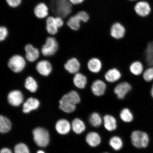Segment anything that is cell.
Segmentation results:
<instances>
[{
  "label": "cell",
  "instance_id": "cell-20",
  "mask_svg": "<svg viewBox=\"0 0 153 153\" xmlns=\"http://www.w3.org/2000/svg\"><path fill=\"white\" fill-rule=\"evenodd\" d=\"M55 128L57 132L62 135H65L69 132L71 126L68 120L62 119L57 122Z\"/></svg>",
  "mask_w": 153,
  "mask_h": 153
},
{
  "label": "cell",
  "instance_id": "cell-7",
  "mask_svg": "<svg viewBox=\"0 0 153 153\" xmlns=\"http://www.w3.org/2000/svg\"><path fill=\"white\" fill-rule=\"evenodd\" d=\"M126 31V28L123 25L119 22H116L110 27V34L113 39L119 40L125 37Z\"/></svg>",
  "mask_w": 153,
  "mask_h": 153
},
{
  "label": "cell",
  "instance_id": "cell-12",
  "mask_svg": "<svg viewBox=\"0 0 153 153\" xmlns=\"http://www.w3.org/2000/svg\"><path fill=\"white\" fill-rule=\"evenodd\" d=\"M73 82L74 86L77 88L85 89L88 85V78L85 74L81 72H79L74 74L73 78Z\"/></svg>",
  "mask_w": 153,
  "mask_h": 153
},
{
  "label": "cell",
  "instance_id": "cell-16",
  "mask_svg": "<svg viewBox=\"0 0 153 153\" xmlns=\"http://www.w3.org/2000/svg\"><path fill=\"white\" fill-rule=\"evenodd\" d=\"M145 68L144 64L139 60L134 61L130 64L129 66L130 73L135 76L142 75Z\"/></svg>",
  "mask_w": 153,
  "mask_h": 153
},
{
  "label": "cell",
  "instance_id": "cell-35",
  "mask_svg": "<svg viewBox=\"0 0 153 153\" xmlns=\"http://www.w3.org/2000/svg\"><path fill=\"white\" fill-rule=\"evenodd\" d=\"M82 22L87 23L89 19V16L87 13L83 11H80L75 14Z\"/></svg>",
  "mask_w": 153,
  "mask_h": 153
},
{
  "label": "cell",
  "instance_id": "cell-30",
  "mask_svg": "<svg viewBox=\"0 0 153 153\" xmlns=\"http://www.w3.org/2000/svg\"><path fill=\"white\" fill-rule=\"evenodd\" d=\"M141 76L145 82L148 83L153 82V66L145 68Z\"/></svg>",
  "mask_w": 153,
  "mask_h": 153
},
{
  "label": "cell",
  "instance_id": "cell-15",
  "mask_svg": "<svg viewBox=\"0 0 153 153\" xmlns=\"http://www.w3.org/2000/svg\"><path fill=\"white\" fill-rule=\"evenodd\" d=\"M134 10L139 16L146 17L150 14L151 7L148 3L145 1H140L135 5Z\"/></svg>",
  "mask_w": 153,
  "mask_h": 153
},
{
  "label": "cell",
  "instance_id": "cell-28",
  "mask_svg": "<svg viewBox=\"0 0 153 153\" xmlns=\"http://www.w3.org/2000/svg\"><path fill=\"white\" fill-rule=\"evenodd\" d=\"M25 86L26 88L32 93L35 92L38 88L37 82L31 76H28L25 82Z\"/></svg>",
  "mask_w": 153,
  "mask_h": 153
},
{
  "label": "cell",
  "instance_id": "cell-37",
  "mask_svg": "<svg viewBox=\"0 0 153 153\" xmlns=\"http://www.w3.org/2000/svg\"><path fill=\"white\" fill-rule=\"evenodd\" d=\"M22 0H6L10 7L15 8L19 6L22 3Z\"/></svg>",
  "mask_w": 153,
  "mask_h": 153
},
{
  "label": "cell",
  "instance_id": "cell-33",
  "mask_svg": "<svg viewBox=\"0 0 153 153\" xmlns=\"http://www.w3.org/2000/svg\"><path fill=\"white\" fill-rule=\"evenodd\" d=\"M60 103V108L63 111L66 113H71L74 112L76 108V105L68 104V103Z\"/></svg>",
  "mask_w": 153,
  "mask_h": 153
},
{
  "label": "cell",
  "instance_id": "cell-1",
  "mask_svg": "<svg viewBox=\"0 0 153 153\" xmlns=\"http://www.w3.org/2000/svg\"><path fill=\"white\" fill-rule=\"evenodd\" d=\"M34 142L38 146L45 147L49 144V135L46 130L42 128H37L33 131Z\"/></svg>",
  "mask_w": 153,
  "mask_h": 153
},
{
  "label": "cell",
  "instance_id": "cell-13",
  "mask_svg": "<svg viewBox=\"0 0 153 153\" xmlns=\"http://www.w3.org/2000/svg\"><path fill=\"white\" fill-rule=\"evenodd\" d=\"M7 100L10 104L14 106H18L22 104L23 101V95L20 91H13L9 93Z\"/></svg>",
  "mask_w": 153,
  "mask_h": 153
},
{
  "label": "cell",
  "instance_id": "cell-24",
  "mask_svg": "<svg viewBox=\"0 0 153 153\" xmlns=\"http://www.w3.org/2000/svg\"><path fill=\"white\" fill-rule=\"evenodd\" d=\"M86 141L89 146L96 147L100 144L101 139L100 135L95 132H91L86 137Z\"/></svg>",
  "mask_w": 153,
  "mask_h": 153
},
{
  "label": "cell",
  "instance_id": "cell-19",
  "mask_svg": "<svg viewBox=\"0 0 153 153\" xmlns=\"http://www.w3.org/2000/svg\"><path fill=\"white\" fill-rule=\"evenodd\" d=\"M34 12L35 16L39 19H45L49 16L48 7L44 3L38 4L34 7Z\"/></svg>",
  "mask_w": 153,
  "mask_h": 153
},
{
  "label": "cell",
  "instance_id": "cell-40",
  "mask_svg": "<svg viewBox=\"0 0 153 153\" xmlns=\"http://www.w3.org/2000/svg\"><path fill=\"white\" fill-rule=\"evenodd\" d=\"M1 153H12V152L9 149L5 148L1 149Z\"/></svg>",
  "mask_w": 153,
  "mask_h": 153
},
{
  "label": "cell",
  "instance_id": "cell-6",
  "mask_svg": "<svg viewBox=\"0 0 153 153\" xmlns=\"http://www.w3.org/2000/svg\"><path fill=\"white\" fill-rule=\"evenodd\" d=\"M108 85L104 80L97 79L92 83L91 90L93 95L97 97H101L105 94Z\"/></svg>",
  "mask_w": 153,
  "mask_h": 153
},
{
  "label": "cell",
  "instance_id": "cell-42",
  "mask_svg": "<svg viewBox=\"0 0 153 153\" xmlns=\"http://www.w3.org/2000/svg\"><path fill=\"white\" fill-rule=\"evenodd\" d=\"M37 153H45V152H43V151L42 150H39L37 152Z\"/></svg>",
  "mask_w": 153,
  "mask_h": 153
},
{
  "label": "cell",
  "instance_id": "cell-22",
  "mask_svg": "<svg viewBox=\"0 0 153 153\" xmlns=\"http://www.w3.org/2000/svg\"><path fill=\"white\" fill-rule=\"evenodd\" d=\"M65 22L68 27L73 31H78L81 28L82 22L76 15L70 16Z\"/></svg>",
  "mask_w": 153,
  "mask_h": 153
},
{
  "label": "cell",
  "instance_id": "cell-27",
  "mask_svg": "<svg viewBox=\"0 0 153 153\" xmlns=\"http://www.w3.org/2000/svg\"><path fill=\"white\" fill-rule=\"evenodd\" d=\"M11 124L10 120L5 117H0V131L2 133L8 132L10 131Z\"/></svg>",
  "mask_w": 153,
  "mask_h": 153
},
{
  "label": "cell",
  "instance_id": "cell-31",
  "mask_svg": "<svg viewBox=\"0 0 153 153\" xmlns=\"http://www.w3.org/2000/svg\"><path fill=\"white\" fill-rule=\"evenodd\" d=\"M109 143L110 146L116 151L120 150L123 145L122 139L117 136L112 137L110 140Z\"/></svg>",
  "mask_w": 153,
  "mask_h": 153
},
{
  "label": "cell",
  "instance_id": "cell-2",
  "mask_svg": "<svg viewBox=\"0 0 153 153\" xmlns=\"http://www.w3.org/2000/svg\"><path fill=\"white\" fill-rule=\"evenodd\" d=\"M131 137L132 143L136 148H145L148 146L149 138L146 133L137 131H134Z\"/></svg>",
  "mask_w": 153,
  "mask_h": 153
},
{
  "label": "cell",
  "instance_id": "cell-9",
  "mask_svg": "<svg viewBox=\"0 0 153 153\" xmlns=\"http://www.w3.org/2000/svg\"><path fill=\"white\" fill-rule=\"evenodd\" d=\"M87 68L88 70L91 73L94 74H99L102 70V62L98 57H93L88 61Z\"/></svg>",
  "mask_w": 153,
  "mask_h": 153
},
{
  "label": "cell",
  "instance_id": "cell-43",
  "mask_svg": "<svg viewBox=\"0 0 153 153\" xmlns=\"http://www.w3.org/2000/svg\"><path fill=\"white\" fill-rule=\"evenodd\" d=\"M131 1H135V0H131Z\"/></svg>",
  "mask_w": 153,
  "mask_h": 153
},
{
  "label": "cell",
  "instance_id": "cell-41",
  "mask_svg": "<svg viewBox=\"0 0 153 153\" xmlns=\"http://www.w3.org/2000/svg\"><path fill=\"white\" fill-rule=\"evenodd\" d=\"M150 94L151 97L153 99V83L152 84V87H151L150 90Z\"/></svg>",
  "mask_w": 153,
  "mask_h": 153
},
{
  "label": "cell",
  "instance_id": "cell-44",
  "mask_svg": "<svg viewBox=\"0 0 153 153\" xmlns=\"http://www.w3.org/2000/svg\"></svg>",
  "mask_w": 153,
  "mask_h": 153
},
{
  "label": "cell",
  "instance_id": "cell-10",
  "mask_svg": "<svg viewBox=\"0 0 153 153\" xmlns=\"http://www.w3.org/2000/svg\"><path fill=\"white\" fill-rule=\"evenodd\" d=\"M65 68L70 74H74L79 72L81 68V64L77 58L72 57L65 65Z\"/></svg>",
  "mask_w": 153,
  "mask_h": 153
},
{
  "label": "cell",
  "instance_id": "cell-11",
  "mask_svg": "<svg viewBox=\"0 0 153 153\" xmlns=\"http://www.w3.org/2000/svg\"><path fill=\"white\" fill-rule=\"evenodd\" d=\"M143 63L145 68L153 66V41L149 42L147 44L145 51Z\"/></svg>",
  "mask_w": 153,
  "mask_h": 153
},
{
  "label": "cell",
  "instance_id": "cell-36",
  "mask_svg": "<svg viewBox=\"0 0 153 153\" xmlns=\"http://www.w3.org/2000/svg\"><path fill=\"white\" fill-rule=\"evenodd\" d=\"M8 34V30L6 27L3 26L0 27V40L3 41L7 38Z\"/></svg>",
  "mask_w": 153,
  "mask_h": 153
},
{
  "label": "cell",
  "instance_id": "cell-17",
  "mask_svg": "<svg viewBox=\"0 0 153 153\" xmlns=\"http://www.w3.org/2000/svg\"><path fill=\"white\" fill-rule=\"evenodd\" d=\"M25 49L26 51V59L29 62H33L39 57V51L32 45L28 44L26 45Z\"/></svg>",
  "mask_w": 153,
  "mask_h": 153
},
{
  "label": "cell",
  "instance_id": "cell-5",
  "mask_svg": "<svg viewBox=\"0 0 153 153\" xmlns=\"http://www.w3.org/2000/svg\"><path fill=\"white\" fill-rule=\"evenodd\" d=\"M26 62L24 57L20 55H16L9 59L8 65L13 72L19 73L22 71L26 66Z\"/></svg>",
  "mask_w": 153,
  "mask_h": 153
},
{
  "label": "cell",
  "instance_id": "cell-39",
  "mask_svg": "<svg viewBox=\"0 0 153 153\" xmlns=\"http://www.w3.org/2000/svg\"><path fill=\"white\" fill-rule=\"evenodd\" d=\"M73 5L81 4L85 0H69Z\"/></svg>",
  "mask_w": 153,
  "mask_h": 153
},
{
  "label": "cell",
  "instance_id": "cell-29",
  "mask_svg": "<svg viewBox=\"0 0 153 153\" xmlns=\"http://www.w3.org/2000/svg\"><path fill=\"white\" fill-rule=\"evenodd\" d=\"M89 121L93 127H98L101 125L102 120L100 114L94 112L90 116Z\"/></svg>",
  "mask_w": 153,
  "mask_h": 153
},
{
  "label": "cell",
  "instance_id": "cell-14",
  "mask_svg": "<svg viewBox=\"0 0 153 153\" xmlns=\"http://www.w3.org/2000/svg\"><path fill=\"white\" fill-rule=\"evenodd\" d=\"M81 101L80 96L77 92L72 91L63 96L60 102L76 105Z\"/></svg>",
  "mask_w": 153,
  "mask_h": 153
},
{
  "label": "cell",
  "instance_id": "cell-4",
  "mask_svg": "<svg viewBox=\"0 0 153 153\" xmlns=\"http://www.w3.org/2000/svg\"><path fill=\"white\" fill-rule=\"evenodd\" d=\"M58 49V43L55 38L48 37L45 45L42 48L41 52L45 56H49L54 55Z\"/></svg>",
  "mask_w": 153,
  "mask_h": 153
},
{
  "label": "cell",
  "instance_id": "cell-3",
  "mask_svg": "<svg viewBox=\"0 0 153 153\" xmlns=\"http://www.w3.org/2000/svg\"><path fill=\"white\" fill-rule=\"evenodd\" d=\"M132 89V86L129 82L122 81L118 82L114 88V94L118 99H123Z\"/></svg>",
  "mask_w": 153,
  "mask_h": 153
},
{
  "label": "cell",
  "instance_id": "cell-34",
  "mask_svg": "<svg viewBox=\"0 0 153 153\" xmlns=\"http://www.w3.org/2000/svg\"><path fill=\"white\" fill-rule=\"evenodd\" d=\"M15 153H30V151L26 145L23 143H19L15 146Z\"/></svg>",
  "mask_w": 153,
  "mask_h": 153
},
{
  "label": "cell",
  "instance_id": "cell-32",
  "mask_svg": "<svg viewBox=\"0 0 153 153\" xmlns=\"http://www.w3.org/2000/svg\"><path fill=\"white\" fill-rule=\"evenodd\" d=\"M120 116L121 120L125 122H130L132 121L133 116L132 114L128 109L124 108L120 113Z\"/></svg>",
  "mask_w": 153,
  "mask_h": 153
},
{
  "label": "cell",
  "instance_id": "cell-18",
  "mask_svg": "<svg viewBox=\"0 0 153 153\" xmlns=\"http://www.w3.org/2000/svg\"><path fill=\"white\" fill-rule=\"evenodd\" d=\"M37 71L41 75L47 76L52 71V67L51 63L46 60H42L38 62L36 66Z\"/></svg>",
  "mask_w": 153,
  "mask_h": 153
},
{
  "label": "cell",
  "instance_id": "cell-26",
  "mask_svg": "<svg viewBox=\"0 0 153 153\" xmlns=\"http://www.w3.org/2000/svg\"><path fill=\"white\" fill-rule=\"evenodd\" d=\"M72 128L74 132L77 134H80L85 131V126L83 122L78 118H76L72 121Z\"/></svg>",
  "mask_w": 153,
  "mask_h": 153
},
{
  "label": "cell",
  "instance_id": "cell-21",
  "mask_svg": "<svg viewBox=\"0 0 153 153\" xmlns=\"http://www.w3.org/2000/svg\"><path fill=\"white\" fill-rule=\"evenodd\" d=\"M45 29L48 33L52 35L58 32L59 29L56 26L54 17L48 16L46 19Z\"/></svg>",
  "mask_w": 153,
  "mask_h": 153
},
{
  "label": "cell",
  "instance_id": "cell-25",
  "mask_svg": "<svg viewBox=\"0 0 153 153\" xmlns=\"http://www.w3.org/2000/svg\"><path fill=\"white\" fill-rule=\"evenodd\" d=\"M104 127L109 131H114L117 128L116 120L114 117L110 115H106L103 118Z\"/></svg>",
  "mask_w": 153,
  "mask_h": 153
},
{
  "label": "cell",
  "instance_id": "cell-38",
  "mask_svg": "<svg viewBox=\"0 0 153 153\" xmlns=\"http://www.w3.org/2000/svg\"><path fill=\"white\" fill-rule=\"evenodd\" d=\"M54 17L55 22H56L57 27L59 29L62 27L65 24V21L64 19L60 17L57 16Z\"/></svg>",
  "mask_w": 153,
  "mask_h": 153
},
{
  "label": "cell",
  "instance_id": "cell-8",
  "mask_svg": "<svg viewBox=\"0 0 153 153\" xmlns=\"http://www.w3.org/2000/svg\"><path fill=\"white\" fill-rule=\"evenodd\" d=\"M122 72L116 68H111L107 71L104 75V80L107 83L114 84L119 82L122 77Z\"/></svg>",
  "mask_w": 153,
  "mask_h": 153
},
{
  "label": "cell",
  "instance_id": "cell-23",
  "mask_svg": "<svg viewBox=\"0 0 153 153\" xmlns=\"http://www.w3.org/2000/svg\"><path fill=\"white\" fill-rule=\"evenodd\" d=\"M39 100L33 97H30L24 103L23 111L25 113H28L32 110L37 109L39 105Z\"/></svg>",
  "mask_w": 153,
  "mask_h": 153
}]
</instances>
